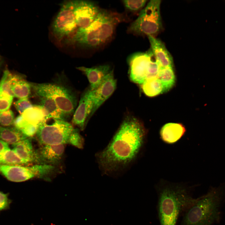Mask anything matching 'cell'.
I'll list each match as a JSON object with an SVG mask.
<instances>
[{
    "label": "cell",
    "instance_id": "26",
    "mask_svg": "<svg viewBox=\"0 0 225 225\" xmlns=\"http://www.w3.org/2000/svg\"><path fill=\"white\" fill-rule=\"evenodd\" d=\"M14 127L19 130L28 138L36 135L38 126L33 125L28 123L22 117L21 115L14 120Z\"/></svg>",
    "mask_w": 225,
    "mask_h": 225
},
{
    "label": "cell",
    "instance_id": "25",
    "mask_svg": "<svg viewBox=\"0 0 225 225\" xmlns=\"http://www.w3.org/2000/svg\"><path fill=\"white\" fill-rule=\"evenodd\" d=\"M0 164L22 166L28 165L10 148L0 153Z\"/></svg>",
    "mask_w": 225,
    "mask_h": 225
},
{
    "label": "cell",
    "instance_id": "31",
    "mask_svg": "<svg viewBox=\"0 0 225 225\" xmlns=\"http://www.w3.org/2000/svg\"><path fill=\"white\" fill-rule=\"evenodd\" d=\"M11 203L8 194L0 191V211L8 209Z\"/></svg>",
    "mask_w": 225,
    "mask_h": 225
},
{
    "label": "cell",
    "instance_id": "21",
    "mask_svg": "<svg viewBox=\"0 0 225 225\" xmlns=\"http://www.w3.org/2000/svg\"><path fill=\"white\" fill-rule=\"evenodd\" d=\"M21 115L28 123L36 126H38L46 117L43 109L39 105L33 106L25 110Z\"/></svg>",
    "mask_w": 225,
    "mask_h": 225
},
{
    "label": "cell",
    "instance_id": "19",
    "mask_svg": "<svg viewBox=\"0 0 225 225\" xmlns=\"http://www.w3.org/2000/svg\"><path fill=\"white\" fill-rule=\"evenodd\" d=\"M20 75L13 74L11 89L14 97L19 99L28 98L31 92V86Z\"/></svg>",
    "mask_w": 225,
    "mask_h": 225
},
{
    "label": "cell",
    "instance_id": "33",
    "mask_svg": "<svg viewBox=\"0 0 225 225\" xmlns=\"http://www.w3.org/2000/svg\"><path fill=\"white\" fill-rule=\"evenodd\" d=\"M3 63V61L2 60L0 62V71L1 69V68L2 66Z\"/></svg>",
    "mask_w": 225,
    "mask_h": 225
},
{
    "label": "cell",
    "instance_id": "23",
    "mask_svg": "<svg viewBox=\"0 0 225 225\" xmlns=\"http://www.w3.org/2000/svg\"><path fill=\"white\" fill-rule=\"evenodd\" d=\"M141 85L143 92L148 96L154 97L163 92L162 86L158 77L147 78Z\"/></svg>",
    "mask_w": 225,
    "mask_h": 225
},
{
    "label": "cell",
    "instance_id": "15",
    "mask_svg": "<svg viewBox=\"0 0 225 225\" xmlns=\"http://www.w3.org/2000/svg\"><path fill=\"white\" fill-rule=\"evenodd\" d=\"M148 37L150 49L160 68H173L172 57L163 43L155 37L148 36Z\"/></svg>",
    "mask_w": 225,
    "mask_h": 225
},
{
    "label": "cell",
    "instance_id": "28",
    "mask_svg": "<svg viewBox=\"0 0 225 225\" xmlns=\"http://www.w3.org/2000/svg\"><path fill=\"white\" fill-rule=\"evenodd\" d=\"M68 143L79 149H82L84 144V139L77 129H75L70 135Z\"/></svg>",
    "mask_w": 225,
    "mask_h": 225
},
{
    "label": "cell",
    "instance_id": "30",
    "mask_svg": "<svg viewBox=\"0 0 225 225\" xmlns=\"http://www.w3.org/2000/svg\"><path fill=\"white\" fill-rule=\"evenodd\" d=\"M14 105L17 111L21 114L25 110L33 106L28 98L19 99L15 102Z\"/></svg>",
    "mask_w": 225,
    "mask_h": 225
},
{
    "label": "cell",
    "instance_id": "3",
    "mask_svg": "<svg viewBox=\"0 0 225 225\" xmlns=\"http://www.w3.org/2000/svg\"><path fill=\"white\" fill-rule=\"evenodd\" d=\"M225 203V182L211 186L207 192L195 199L185 211L178 225H214L220 223Z\"/></svg>",
    "mask_w": 225,
    "mask_h": 225
},
{
    "label": "cell",
    "instance_id": "8",
    "mask_svg": "<svg viewBox=\"0 0 225 225\" xmlns=\"http://www.w3.org/2000/svg\"><path fill=\"white\" fill-rule=\"evenodd\" d=\"M52 171L50 165L36 164L32 166L0 164V173L8 180L15 182L33 178H45Z\"/></svg>",
    "mask_w": 225,
    "mask_h": 225
},
{
    "label": "cell",
    "instance_id": "34",
    "mask_svg": "<svg viewBox=\"0 0 225 225\" xmlns=\"http://www.w3.org/2000/svg\"><path fill=\"white\" fill-rule=\"evenodd\" d=\"M2 60V58L1 55H0V62Z\"/></svg>",
    "mask_w": 225,
    "mask_h": 225
},
{
    "label": "cell",
    "instance_id": "20",
    "mask_svg": "<svg viewBox=\"0 0 225 225\" xmlns=\"http://www.w3.org/2000/svg\"><path fill=\"white\" fill-rule=\"evenodd\" d=\"M40 98L39 105L42 108L45 113V119L52 118L64 120L65 115L53 100L48 98Z\"/></svg>",
    "mask_w": 225,
    "mask_h": 225
},
{
    "label": "cell",
    "instance_id": "10",
    "mask_svg": "<svg viewBox=\"0 0 225 225\" xmlns=\"http://www.w3.org/2000/svg\"><path fill=\"white\" fill-rule=\"evenodd\" d=\"M74 1L63 3L52 24L53 33L59 39L74 32L77 27L74 13Z\"/></svg>",
    "mask_w": 225,
    "mask_h": 225
},
{
    "label": "cell",
    "instance_id": "29",
    "mask_svg": "<svg viewBox=\"0 0 225 225\" xmlns=\"http://www.w3.org/2000/svg\"><path fill=\"white\" fill-rule=\"evenodd\" d=\"M14 114L10 110L0 112V124L2 126H10L13 124Z\"/></svg>",
    "mask_w": 225,
    "mask_h": 225
},
{
    "label": "cell",
    "instance_id": "17",
    "mask_svg": "<svg viewBox=\"0 0 225 225\" xmlns=\"http://www.w3.org/2000/svg\"><path fill=\"white\" fill-rule=\"evenodd\" d=\"M186 129L182 124L170 122L165 124L161 128L160 138L164 143L173 144L177 142L185 134Z\"/></svg>",
    "mask_w": 225,
    "mask_h": 225
},
{
    "label": "cell",
    "instance_id": "1",
    "mask_svg": "<svg viewBox=\"0 0 225 225\" xmlns=\"http://www.w3.org/2000/svg\"><path fill=\"white\" fill-rule=\"evenodd\" d=\"M147 135L143 125L136 118L125 119L108 145L95 155L102 173L118 174L129 167L142 152Z\"/></svg>",
    "mask_w": 225,
    "mask_h": 225
},
{
    "label": "cell",
    "instance_id": "18",
    "mask_svg": "<svg viewBox=\"0 0 225 225\" xmlns=\"http://www.w3.org/2000/svg\"><path fill=\"white\" fill-rule=\"evenodd\" d=\"M13 150L23 161L29 164L36 163L35 151L30 138L20 141L12 145Z\"/></svg>",
    "mask_w": 225,
    "mask_h": 225
},
{
    "label": "cell",
    "instance_id": "6",
    "mask_svg": "<svg viewBox=\"0 0 225 225\" xmlns=\"http://www.w3.org/2000/svg\"><path fill=\"white\" fill-rule=\"evenodd\" d=\"M161 1L150 0L131 25L130 32L155 37L162 28L160 13Z\"/></svg>",
    "mask_w": 225,
    "mask_h": 225
},
{
    "label": "cell",
    "instance_id": "14",
    "mask_svg": "<svg viewBox=\"0 0 225 225\" xmlns=\"http://www.w3.org/2000/svg\"><path fill=\"white\" fill-rule=\"evenodd\" d=\"M117 86V81L112 70L105 78L101 84L92 91L94 105L90 117L112 95Z\"/></svg>",
    "mask_w": 225,
    "mask_h": 225
},
{
    "label": "cell",
    "instance_id": "16",
    "mask_svg": "<svg viewBox=\"0 0 225 225\" xmlns=\"http://www.w3.org/2000/svg\"><path fill=\"white\" fill-rule=\"evenodd\" d=\"M77 68L86 76L90 83L89 88L91 90L96 88L112 70L109 65L106 64L90 68L82 66Z\"/></svg>",
    "mask_w": 225,
    "mask_h": 225
},
{
    "label": "cell",
    "instance_id": "12",
    "mask_svg": "<svg viewBox=\"0 0 225 225\" xmlns=\"http://www.w3.org/2000/svg\"><path fill=\"white\" fill-rule=\"evenodd\" d=\"M94 105L92 91L89 88L81 95L78 106L74 112L72 122L81 130L85 128L90 118Z\"/></svg>",
    "mask_w": 225,
    "mask_h": 225
},
{
    "label": "cell",
    "instance_id": "32",
    "mask_svg": "<svg viewBox=\"0 0 225 225\" xmlns=\"http://www.w3.org/2000/svg\"><path fill=\"white\" fill-rule=\"evenodd\" d=\"M8 145L5 142L0 140V153L9 148Z\"/></svg>",
    "mask_w": 225,
    "mask_h": 225
},
{
    "label": "cell",
    "instance_id": "13",
    "mask_svg": "<svg viewBox=\"0 0 225 225\" xmlns=\"http://www.w3.org/2000/svg\"><path fill=\"white\" fill-rule=\"evenodd\" d=\"M64 145H42L35 151L37 164L54 166L60 162L64 151Z\"/></svg>",
    "mask_w": 225,
    "mask_h": 225
},
{
    "label": "cell",
    "instance_id": "11",
    "mask_svg": "<svg viewBox=\"0 0 225 225\" xmlns=\"http://www.w3.org/2000/svg\"><path fill=\"white\" fill-rule=\"evenodd\" d=\"M100 10L94 3L83 0L74 1V13L78 29H85L94 21Z\"/></svg>",
    "mask_w": 225,
    "mask_h": 225
},
{
    "label": "cell",
    "instance_id": "27",
    "mask_svg": "<svg viewBox=\"0 0 225 225\" xmlns=\"http://www.w3.org/2000/svg\"><path fill=\"white\" fill-rule=\"evenodd\" d=\"M125 7L131 11H136L143 8L147 0H125L122 1Z\"/></svg>",
    "mask_w": 225,
    "mask_h": 225
},
{
    "label": "cell",
    "instance_id": "4",
    "mask_svg": "<svg viewBox=\"0 0 225 225\" xmlns=\"http://www.w3.org/2000/svg\"><path fill=\"white\" fill-rule=\"evenodd\" d=\"M122 18V15L117 13L100 10L92 23L85 29H78L71 41L88 48L99 47L112 38Z\"/></svg>",
    "mask_w": 225,
    "mask_h": 225
},
{
    "label": "cell",
    "instance_id": "5",
    "mask_svg": "<svg viewBox=\"0 0 225 225\" xmlns=\"http://www.w3.org/2000/svg\"><path fill=\"white\" fill-rule=\"evenodd\" d=\"M75 129L64 120L48 118L39 123L36 135L41 145H65Z\"/></svg>",
    "mask_w": 225,
    "mask_h": 225
},
{
    "label": "cell",
    "instance_id": "9",
    "mask_svg": "<svg viewBox=\"0 0 225 225\" xmlns=\"http://www.w3.org/2000/svg\"><path fill=\"white\" fill-rule=\"evenodd\" d=\"M155 60L150 49L145 52H138L131 55L128 59L131 80L141 85L148 78L152 66Z\"/></svg>",
    "mask_w": 225,
    "mask_h": 225
},
{
    "label": "cell",
    "instance_id": "24",
    "mask_svg": "<svg viewBox=\"0 0 225 225\" xmlns=\"http://www.w3.org/2000/svg\"><path fill=\"white\" fill-rule=\"evenodd\" d=\"M158 77L162 86L163 92L169 90L175 84V77L173 68H160Z\"/></svg>",
    "mask_w": 225,
    "mask_h": 225
},
{
    "label": "cell",
    "instance_id": "2",
    "mask_svg": "<svg viewBox=\"0 0 225 225\" xmlns=\"http://www.w3.org/2000/svg\"><path fill=\"white\" fill-rule=\"evenodd\" d=\"M195 185L162 180L155 186L157 211L160 225H177L185 211L194 202Z\"/></svg>",
    "mask_w": 225,
    "mask_h": 225
},
{
    "label": "cell",
    "instance_id": "7",
    "mask_svg": "<svg viewBox=\"0 0 225 225\" xmlns=\"http://www.w3.org/2000/svg\"><path fill=\"white\" fill-rule=\"evenodd\" d=\"M31 84L37 95L53 100L65 115L74 112L77 105L76 98L67 88L50 83H31Z\"/></svg>",
    "mask_w": 225,
    "mask_h": 225
},
{
    "label": "cell",
    "instance_id": "22",
    "mask_svg": "<svg viewBox=\"0 0 225 225\" xmlns=\"http://www.w3.org/2000/svg\"><path fill=\"white\" fill-rule=\"evenodd\" d=\"M28 138L15 127H0V139L8 144L12 145Z\"/></svg>",
    "mask_w": 225,
    "mask_h": 225
}]
</instances>
